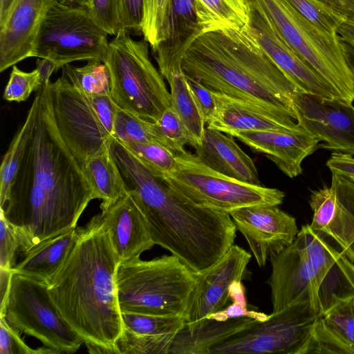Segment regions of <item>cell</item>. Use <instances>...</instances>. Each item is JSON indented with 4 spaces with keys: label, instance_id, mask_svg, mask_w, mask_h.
Segmentation results:
<instances>
[{
    "label": "cell",
    "instance_id": "74e56055",
    "mask_svg": "<svg viewBox=\"0 0 354 354\" xmlns=\"http://www.w3.org/2000/svg\"><path fill=\"white\" fill-rule=\"evenodd\" d=\"M152 125L153 122L118 108L113 137L120 142H157L153 133Z\"/></svg>",
    "mask_w": 354,
    "mask_h": 354
},
{
    "label": "cell",
    "instance_id": "7dc6e473",
    "mask_svg": "<svg viewBox=\"0 0 354 354\" xmlns=\"http://www.w3.org/2000/svg\"><path fill=\"white\" fill-rule=\"evenodd\" d=\"M90 97L102 124L109 133L113 136L114 124L118 107L113 102L110 95Z\"/></svg>",
    "mask_w": 354,
    "mask_h": 354
},
{
    "label": "cell",
    "instance_id": "f35d334b",
    "mask_svg": "<svg viewBox=\"0 0 354 354\" xmlns=\"http://www.w3.org/2000/svg\"><path fill=\"white\" fill-rule=\"evenodd\" d=\"M309 22L331 35L337 34L343 19L318 0H286Z\"/></svg>",
    "mask_w": 354,
    "mask_h": 354
},
{
    "label": "cell",
    "instance_id": "30bf717a",
    "mask_svg": "<svg viewBox=\"0 0 354 354\" xmlns=\"http://www.w3.org/2000/svg\"><path fill=\"white\" fill-rule=\"evenodd\" d=\"M320 315L310 302L272 312L264 320L245 317L239 328L215 343L206 354H304Z\"/></svg>",
    "mask_w": 354,
    "mask_h": 354
},
{
    "label": "cell",
    "instance_id": "9c48e42d",
    "mask_svg": "<svg viewBox=\"0 0 354 354\" xmlns=\"http://www.w3.org/2000/svg\"><path fill=\"white\" fill-rule=\"evenodd\" d=\"M0 317L17 331L39 339L55 354L73 353L84 344L59 315L46 281L13 272Z\"/></svg>",
    "mask_w": 354,
    "mask_h": 354
},
{
    "label": "cell",
    "instance_id": "5b68a950",
    "mask_svg": "<svg viewBox=\"0 0 354 354\" xmlns=\"http://www.w3.org/2000/svg\"><path fill=\"white\" fill-rule=\"evenodd\" d=\"M287 44L338 94L354 101V64L337 34L303 17L286 0H246Z\"/></svg>",
    "mask_w": 354,
    "mask_h": 354
},
{
    "label": "cell",
    "instance_id": "52a82bcc",
    "mask_svg": "<svg viewBox=\"0 0 354 354\" xmlns=\"http://www.w3.org/2000/svg\"><path fill=\"white\" fill-rule=\"evenodd\" d=\"M148 43L133 40L122 29L109 42L103 62L111 76L110 95L116 106L155 122L171 106L163 77L149 56Z\"/></svg>",
    "mask_w": 354,
    "mask_h": 354
},
{
    "label": "cell",
    "instance_id": "d6986e66",
    "mask_svg": "<svg viewBox=\"0 0 354 354\" xmlns=\"http://www.w3.org/2000/svg\"><path fill=\"white\" fill-rule=\"evenodd\" d=\"M213 94L216 111L208 124L209 129L229 136L241 131L306 132L292 113L221 93L213 92Z\"/></svg>",
    "mask_w": 354,
    "mask_h": 354
},
{
    "label": "cell",
    "instance_id": "bcb514c9",
    "mask_svg": "<svg viewBox=\"0 0 354 354\" xmlns=\"http://www.w3.org/2000/svg\"><path fill=\"white\" fill-rule=\"evenodd\" d=\"M186 80L192 95L200 110L205 123L209 124L216 111L213 92L199 82L188 77Z\"/></svg>",
    "mask_w": 354,
    "mask_h": 354
},
{
    "label": "cell",
    "instance_id": "4dcf8cb0",
    "mask_svg": "<svg viewBox=\"0 0 354 354\" xmlns=\"http://www.w3.org/2000/svg\"><path fill=\"white\" fill-rule=\"evenodd\" d=\"M62 75L75 84L89 97L110 95L111 76L106 65L99 60L90 59L81 67L69 64L62 68Z\"/></svg>",
    "mask_w": 354,
    "mask_h": 354
},
{
    "label": "cell",
    "instance_id": "9a60e30c",
    "mask_svg": "<svg viewBox=\"0 0 354 354\" xmlns=\"http://www.w3.org/2000/svg\"><path fill=\"white\" fill-rule=\"evenodd\" d=\"M250 259L248 252L233 244L213 266L196 274V285L183 316L185 326L194 324L228 306L230 286L245 279Z\"/></svg>",
    "mask_w": 354,
    "mask_h": 354
},
{
    "label": "cell",
    "instance_id": "d4e9b609",
    "mask_svg": "<svg viewBox=\"0 0 354 354\" xmlns=\"http://www.w3.org/2000/svg\"><path fill=\"white\" fill-rule=\"evenodd\" d=\"M233 138L207 127L199 145L194 147L196 155L203 164L218 173L241 182L261 185L253 160Z\"/></svg>",
    "mask_w": 354,
    "mask_h": 354
},
{
    "label": "cell",
    "instance_id": "7a4b0ae2",
    "mask_svg": "<svg viewBox=\"0 0 354 354\" xmlns=\"http://www.w3.org/2000/svg\"><path fill=\"white\" fill-rule=\"evenodd\" d=\"M111 151L155 245L169 251L196 274L224 256L237 230L229 213L192 203L118 140L113 139Z\"/></svg>",
    "mask_w": 354,
    "mask_h": 354
},
{
    "label": "cell",
    "instance_id": "d6a6232c",
    "mask_svg": "<svg viewBox=\"0 0 354 354\" xmlns=\"http://www.w3.org/2000/svg\"><path fill=\"white\" fill-rule=\"evenodd\" d=\"M120 142L152 173L159 177L165 178L169 176L176 168L175 153L159 143Z\"/></svg>",
    "mask_w": 354,
    "mask_h": 354
},
{
    "label": "cell",
    "instance_id": "8d00e7d4",
    "mask_svg": "<svg viewBox=\"0 0 354 354\" xmlns=\"http://www.w3.org/2000/svg\"><path fill=\"white\" fill-rule=\"evenodd\" d=\"M320 317L354 354V297L338 302Z\"/></svg>",
    "mask_w": 354,
    "mask_h": 354
},
{
    "label": "cell",
    "instance_id": "b9f144b4",
    "mask_svg": "<svg viewBox=\"0 0 354 354\" xmlns=\"http://www.w3.org/2000/svg\"><path fill=\"white\" fill-rule=\"evenodd\" d=\"M86 10L107 35L115 36L122 30L118 0H91Z\"/></svg>",
    "mask_w": 354,
    "mask_h": 354
},
{
    "label": "cell",
    "instance_id": "ee69618b",
    "mask_svg": "<svg viewBox=\"0 0 354 354\" xmlns=\"http://www.w3.org/2000/svg\"><path fill=\"white\" fill-rule=\"evenodd\" d=\"M20 240L10 223L0 212V268L13 270L17 265Z\"/></svg>",
    "mask_w": 354,
    "mask_h": 354
},
{
    "label": "cell",
    "instance_id": "ac0fdd59",
    "mask_svg": "<svg viewBox=\"0 0 354 354\" xmlns=\"http://www.w3.org/2000/svg\"><path fill=\"white\" fill-rule=\"evenodd\" d=\"M310 226L332 239L354 262V189L335 174L330 187L313 191Z\"/></svg>",
    "mask_w": 354,
    "mask_h": 354
},
{
    "label": "cell",
    "instance_id": "f907efd6",
    "mask_svg": "<svg viewBox=\"0 0 354 354\" xmlns=\"http://www.w3.org/2000/svg\"><path fill=\"white\" fill-rule=\"evenodd\" d=\"M345 23L354 25V0H318Z\"/></svg>",
    "mask_w": 354,
    "mask_h": 354
},
{
    "label": "cell",
    "instance_id": "11a10c76",
    "mask_svg": "<svg viewBox=\"0 0 354 354\" xmlns=\"http://www.w3.org/2000/svg\"><path fill=\"white\" fill-rule=\"evenodd\" d=\"M15 0H0V25L4 21Z\"/></svg>",
    "mask_w": 354,
    "mask_h": 354
},
{
    "label": "cell",
    "instance_id": "d590c367",
    "mask_svg": "<svg viewBox=\"0 0 354 354\" xmlns=\"http://www.w3.org/2000/svg\"><path fill=\"white\" fill-rule=\"evenodd\" d=\"M176 335H146L124 327L116 342V354H168Z\"/></svg>",
    "mask_w": 354,
    "mask_h": 354
},
{
    "label": "cell",
    "instance_id": "f546056e",
    "mask_svg": "<svg viewBox=\"0 0 354 354\" xmlns=\"http://www.w3.org/2000/svg\"><path fill=\"white\" fill-rule=\"evenodd\" d=\"M36 110L37 100L35 97L24 122L14 136L3 157L0 167V206L6 201L10 187L20 166L34 125Z\"/></svg>",
    "mask_w": 354,
    "mask_h": 354
},
{
    "label": "cell",
    "instance_id": "603a6c76",
    "mask_svg": "<svg viewBox=\"0 0 354 354\" xmlns=\"http://www.w3.org/2000/svg\"><path fill=\"white\" fill-rule=\"evenodd\" d=\"M231 136L254 151L264 154L291 178L302 173L303 160L318 149L319 142L307 132L241 131Z\"/></svg>",
    "mask_w": 354,
    "mask_h": 354
},
{
    "label": "cell",
    "instance_id": "ab89813d",
    "mask_svg": "<svg viewBox=\"0 0 354 354\" xmlns=\"http://www.w3.org/2000/svg\"><path fill=\"white\" fill-rule=\"evenodd\" d=\"M304 354H353V353L326 326L319 316L307 343Z\"/></svg>",
    "mask_w": 354,
    "mask_h": 354
},
{
    "label": "cell",
    "instance_id": "ffe728a7",
    "mask_svg": "<svg viewBox=\"0 0 354 354\" xmlns=\"http://www.w3.org/2000/svg\"><path fill=\"white\" fill-rule=\"evenodd\" d=\"M250 17L248 27L259 44L299 92L322 97L340 98L259 13L250 8Z\"/></svg>",
    "mask_w": 354,
    "mask_h": 354
},
{
    "label": "cell",
    "instance_id": "8fae6325",
    "mask_svg": "<svg viewBox=\"0 0 354 354\" xmlns=\"http://www.w3.org/2000/svg\"><path fill=\"white\" fill-rule=\"evenodd\" d=\"M107 35L86 9L55 0L39 26L31 57L53 60L57 71L78 60L103 62L109 44Z\"/></svg>",
    "mask_w": 354,
    "mask_h": 354
},
{
    "label": "cell",
    "instance_id": "44dd1931",
    "mask_svg": "<svg viewBox=\"0 0 354 354\" xmlns=\"http://www.w3.org/2000/svg\"><path fill=\"white\" fill-rule=\"evenodd\" d=\"M55 0H15L0 25V71L30 57L39 26Z\"/></svg>",
    "mask_w": 354,
    "mask_h": 354
},
{
    "label": "cell",
    "instance_id": "c3c4849f",
    "mask_svg": "<svg viewBox=\"0 0 354 354\" xmlns=\"http://www.w3.org/2000/svg\"><path fill=\"white\" fill-rule=\"evenodd\" d=\"M247 305V303L232 301V304L228 305L223 310L210 315L206 319L225 321L232 318L248 317L255 319L264 320L268 317L264 313L248 310Z\"/></svg>",
    "mask_w": 354,
    "mask_h": 354
},
{
    "label": "cell",
    "instance_id": "f1b7e54d",
    "mask_svg": "<svg viewBox=\"0 0 354 354\" xmlns=\"http://www.w3.org/2000/svg\"><path fill=\"white\" fill-rule=\"evenodd\" d=\"M168 83L170 86L171 107L194 139L196 146L203 137L205 123L182 69L174 73Z\"/></svg>",
    "mask_w": 354,
    "mask_h": 354
},
{
    "label": "cell",
    "instance_id": "3957f363",
    "mask_svg": "<svg viewBox=\"0 0 354 354\" xmlns=\"http://www.w3.org/2000/svg\"><path fill=\"white\" fill-rule=\"evenodd\" d=\"M77 229L75 244L46 281L48 291L89 353L116 354L124 330L115 282L120 263L100 214Z\"/></svg>",
    "mask_w": 354,
    "mask_h": 354
},
{
    "label": "cell",
    "instance_id": "e0dca14e",
    "mask_svg": "<svg viewBox=\"0 0 354 354\" xmlns=\"http://www.w3.org/2000/svg\"><path fill=\"white\" fill-rule=\"evenodd\" d=\"M269 260L272 272L267 283L273 312L304 302H310L317 310L313 273L300 231L291 244Z\"/></svg>",
    "mask_w": 354,
    "mask_h": 354
},
{
    "label": "cell",
    "instance_id": "7bdbcfd3",
    "mask_svg": "<svg viewBox=\"0 0 354 354\" xmlns=\"http://www.w3.org/2000/svg\"><path fill=\"white\" fill-rule=\"evenodd\" d=\"M0 354H55L52 349L44 346L32 349L21 339L19 331L0 317Z\"/></svg>",
    "mask_w": 354,
    "mask_h": 354
},
{
    "label": "cell",
    "instance_id": "277c9868",
    "mask_svg": "<svg viewBox=\"0 0 354 354\" xmlns=\"http://www.w3.org/2000/svg\"><path fill=\"white\" fill-rule=\"evenodd\" d=\"M181 68L213 92L294 114L298 89L264 52L248 25L242 30L201 35L185 53Z\"/></svg>",
    "mask_w": 354,
    "mask_h": 354
},
{
    "label": "cell",
    "instance_id": "6f0895ef",
    "mask_svg": "<svg viewBox=\"0 0 354 354\" xmlns=\"http://www.w3.org/2000/svg\"><path fill=\"white\" fill-rule=\"evenodd\" d=\"M339 175V174H337ZM340 178L354 189V178L348 176L339 175Z\"/></svg>",
    "mask_w": 354,
    "mask_h": 354
},
{
    "label": "cell",
    "instance_id": "4fadbf2b",
    "mask_svg": "<svg viewBox=\"0 0 354 354\" xmlns=\"http://www.w3.org/2000/svg\"><path fill=\"white\" fill-rule=\"evenodd\" d=\"M292 110L297 123L319 142L318 148L354 155V106L339 97L297 92Z\"/></svg>",
    "mask_w": 354,
    "mask_h": 354
},
{
    "label": "cell",
    "instance_id": "db71d44e",
    "mask_svg": "<svg viewBox=\"0 0 354 354\" xmlns=\"http://www.w3.org/2000/svg\"><path fill=\"white\" fill-rule=\"evenodd\" d=\"M337 35L343 42L354 47V25L343 22L337 30Z\"/></svg>",
    "mask_w": 354,
    "mask_h": 354
},
{
    "label": "cell",
    "instance_id": "4316f807",
    "mask_svg": "<svg viewBox=\"0 0 354 354\" xmlns=\"http://www.w3.org/2000/svg\"><path fill=\"white\" fill-rule=\"evenodd\" d=\"M202 34L226 30H242L250 22L246 0H194Z\"/></svg>",
    "mask_w": 354,
    "mask_h": 354
},
{
    "label": "cell",
    "instance_id": "5bb4252c",
    "mask_svg": "<svg viewBox=\"0 0 354 354\" xmlns=\"http://www.w3.org/2000/svg\"><path fill=\"white\" fill-rule=\"evenodd\" d=\"M313 273L317 310L320 315L338 302L354 297V265L327 236L310 225L299 230Z\"/></svg>",
    "mask_w": 354,
    "mask_h": 354
},
{
    "label": "cell",
    "instance_id": "6da1fadb",
    "mask_svg": "<svg viewBox=\"0 0 354 354\" xmlns=\"http://www.w3.org/2000/svg\"><path fill=\"white\" fill-rule=\"evenodd\" d=\"M48 84L36 91L34 125L6 201L0 206L20 240L22 254L76 228L88 203L96 198L59 133Z\"/></svg>",
    "mask_w": 354,
    "mask_h": 354
},
{
    "label": "cell",
    "instance_id": "60d3db41",
    "mask_svg": "<svg viewBox=\"0 0 354 354\" xmlns=\"http://www.w3.org/2000/svg\"><path fill=\"white\" fill-rule=\"evenodd\" d=\"M41 87L36 69L31 72H25L14 65L5 87L3 97L8 102H24L33 91H37Z\"/></svg>",
    "mask_w": 354,
    "mask_h": 354
},
{
    "label": "cell",
    "instance_id": "1f68e13d",
    "mask_svg": "<svg viewBox=\"0 0 354 354\" xmlns=\"http://www.w3.org/2000/svg\"><path fill=\"white\" fill-rule=\"evenodd\" d=\"M157 142L174 153L183 151L186 145L196 146V142L181 120L169 106L152 125Z\"/></svg>",
    "mask_w": 354,
    "mask_h": 354
},
{
    "label": "cell",
    "instance_id": "e575fe53",
    "mask_svg": "<svg viewBox=\"0 0 354 354\" xmlns=\"http://www.w3.org/2000/svg\"><path fill=\"white\" fill-rule=\"evenodd\" d=\"M172 0H145L142 31L153 50L167 37Z\"/></svg>",
    "mask_w": 354,
    "mask_h": 354
},
{
    "label": "cell",
    "instance_id": "f6af8a7d",
    "mask_svg": "<svg viewBox=\"0 0 354 354\" xmlns=\"http://www.w3.org/2000/svg\"><path fill=\"white\" fill-rule=\"evenodd\" d=\"M122 29L142 31L145 0H118Z\"/></svg>",
    "mask_w": 354,
    "mask_h": 354
},
{
    "label": "cell",
    "instance_id": "8992f818",
    "mask_svg": "<svg viewBox=\"0 0 354 354\" xmlns=\"http://www.w3.org/2000/svg\"><path fill=\"white\" fill-rule=\"evenodd\" d=\"M115 282L121 313L183 317L196 279V273L171 254L122 261Z\"/></svg>",
    "mask_w": 354,
    "mask_h": 354
},
{
    "label": "cell",
    "instance_id": "83f0119b",
    "mask_svg": "<svg viewBox=\"0 0 354 354\" xmlns=\"http://www.w3.org/2000/svg\"><path fill=\"white\" fill-rule=\"evenodd\" d=\"M96 198L101 199L100 208L115 203L127 192L120 171L111 151V146L90 158L82 169Z\"/></svg>",
    "mask_w": 354,
    "mask_h": 354
},
{
    "label": "cell",
    "instance_id": "7402d4cb",
    "mask_svg": "<svg viewBox=\"0 0 354 354\" xmlns=\"http://www.w3.org/2000/svg\"><path fill=\"white\" fill-rule=\"evenodd\" d=\"M101 210L102 222L119 263L140 257L155 245L146 220L128 191Z\"/></svg>",
    "mask_w": 354,
    "mask_h": 354
},
{
    "label": "cell",
    "instance_id": "9f6ffc18",
    "mask_svg": "<svg viewBox=\"0 0 354 354\" xmlns=\"http://www.w3.org/2000/svg\"><path fill=\"white\" fill-rule=\"evenodd\" d=\"M57 2L72 7H79L86 9L91 0H56Z\"/></svg>",
    "mask_w": 354,
    "mask_h": 354
},
{
    "label": "cell",
    "instance_id": "2e32d148",
    "mask_svg": "<svg viewBox=\"0 0 354 354\" xmlns=\"http://www.w3.org/2000/svg\"><path fill=\"white\" fill-rule=\"evenodd\" d=\"M229 214L259 267L291 244L299 232L295 218L278 205L247 206Z\"/></svg>",
    "mask_w": 354,
    "mask_h": 354
},
{
    "label": "cell",
    "instance_id": "484cf974",
    "mask_svg": "<svg viewBox=\"0 0 354 354\" xmlns=\"http://www.w3.org/2000/svg\"><path fill=\"white\" fill-rule=\"evenodd\" d=\"M77 239V229L48 239L24 253L13 272L47 281L59 268Z\"/></svg>",
    "mask_w": 354,
    "mask_h": 354
},
{
    "label": "cell",
    "instance_id": "ba28073f",
    "mask_svg": "<svg viewBox=\"0 0 354 354\" xmlns=\"http://www.w3.org/2000/svg\"><path fill=\"white\" fill-rule=\"evenodd\" d=\"M175 157L174 171L163 178L198 206L230 213L251 205H279L285 198V193L278 189L241 182L218 173L185 150L175 153Z\"/></svg>",
    "mask_w": 354,
    "mask_h": 354
},
{
    "label": "cell",
    "instance_id": "cb8c5ba5",
    "mask_svg": "<svg viewBox=\"0 0 354 354\" xmlns=\"http://www.w3.org/2000/svg\"><path fill=\"white\" fill-rule=\"evenodd\" d=\"M201 35L194 0H172L167 37L153 50L159 72L168 82L182 69L185 53Z\"/></svg>",
    "mask_w": 354,
    "mask_h": 354
},
{
    "label": "cell",
    "instance_id": "f5cc1de1",
    "mask_svg": "<svg viewBox=\"0 0 354 354\" xmlns=\"http://www.w3.org/2000/svg\"><path fill=\"white\" fill-rule=\"evenodd\" d=\"M13 270L0 268V293L1 305H2L9 292Z\"/></svg>",
    "mask_w": 354,
    "mask_h": 354
},
{
    "label": "cell",
    "instance_id": "681fc988",
    "mask_svg": "<svg viewBox=\"0 0 354 354\" xmlns=\"http://www.w3.org/2000/svg\"><path fill=\"white\" fill-rule=\"evenodd\" d=\"M326 166L332 174L354 178V155L334 151L327 160Z\"/></svg>",
    "mask_w": 354,
    "mask_h": 354
},
{
    "label": "cell",
    "instance_id": "816d5d0a",
    "mask_svg": "<svg viewBox=\"0 0 354 354\" xmlns=\"http://www.w3.org/2000/svg\"><path fill=\"white\" fill-rule=\"evenodd\" d=\"M35 69L38 72L41 87L50 82V77L52 73L57 71V64L53 60L46 58L37 59Z\"/></svg>",
    "mask_w": 354,
    "mask_h": 354
},
{
    "label": "cell",
    "instance_id": "836d02e7",
    "mask_svg": "<svg viewBox=\"0 0 354 354\" xmlns=\"http://www.w3.org/2000/svg\"><path fill=\"white\" fill-rule=\"evenodd\" d=\"M124 327L140 335H176L185 326L183 316L122 313Z\"/></svg>",
    "mask_w": 354,
    "mask_h": 354
},
{
    "label": "cell",
    "instance_id": "7c38bea8",
    "mask_svg": "<svg viewBox=\"0 0 354 354\" xmlns=\"http://www.w3.org/2000/svg\"><path fill=\"white\" fill-rule=\"evenodd\" d=\"M53 118L59 133L82 169L113 140L89 96L62 75L48 84Z\"/></svg>",
    "mask_w": 354,
    "mask_h": 354
}]
</instances>
